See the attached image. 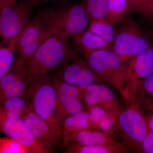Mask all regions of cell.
<instances>
[{"instance_id":"6da1fadb","label":"cell","mask_w":153,"mask_h":153,"mask_svg":"<svg viewBox=\"0 0 153 153\" xmlns=\"http://www.w3.org/2000/svg\"><path fill=\"white\" fill-rule=\"evenodd\" d=\"M34 17L53 34L68 39L83 33L89 24L81 2L65 6H44L37 11Z\"/></svg>"},{"instance_id":"7a4b0ae2","label":"cell","mask_w":153,"mask_h":153,"mask_svg":"<svg viewBox=\"0 0 153 153\" xmlns=\"http://www.w3.org/2000/svg\"><path fill=\"white\" fill-rule=\"evenodd\" d=\"M69 39L52 34L40 45L25 63L34 77L50 74L57 70L66 58L71 45Z\"/></svg>"},{"instance_id":"3957f363","label":"cell","mask_w":153,"mask_h":153,"mask_svg":"<svg viewBox=\"0 0 153 153\" xmlns=\"http://www.w3.org/2000/svg\"><path fill=\"white\" fill-rule=\"evenodd\" d=\"M37 6L35 0H23L0 8V38L5 44H16Z\"/></svg>"},{"instance_id":"277c9868","label":"cell","mask_w":153,"mask_h":153,"mask_svg":"<svg viewBox=\"0 0 153 153\" xmlns=\"http://www.w3.org/2000/svg\"><path fill=\"white\" fill-rule=\"evenodd\" d=\"M116 31L111 49L123 62L131 60L153 44L132 19H125Z\"/></svg>"},{"instance_id":"5b68a950","label":"cell","mask_w":153,"mask_h":153,"mask_svg":"<svg viewBox=\"0 0 153 153\" xmlns=\"http://www.w3.org/2000/svg\"><path fill=\"white\" fill-rule=\"evenodd\" d=\"M83 57L100 79L119 88L126 82V65L112 49L97 50Z\"/></svg>"},{"instance_id":"8992f818","label":"cell","mask_w":153,"mask_h":153,"mask_svg":"<svg viewBox=\"0 0 153 153\" xmlns=\"http://www.w3.org/2000/svg\"><path fill=\"white\" fill-rule=\"evenodd\" d=\"M55 75L64 82L78 88L88 87L100 79L85 58L72 47Z\"/></svg>"},{"instance_id":"52a82bcc","label":"cell","mask_w":153,"mask_h":153,"mask_svg":"<svg viewBox=\"0 0 153 153\" xmlns=\"http://www.w3.org/2000/svg\"><path fill=\"white\" fill-rule=\"evenodd\" d=\"M33 111L44 120L52 123L56 105V92L50 74L34 79L29 92Z\"/></svg>"},{"instance_id":"ba28073f","label":"cell","mask_w":153,"mask_h":153,"mask_svg":"<svg viewBox=\"0 0 153 153\" xmlns=\"http://www.w3.org/2000/svg\"><path fill=\"white\" fill-rule=\"evenodd\" d=\"M52 78L56 97L52 122L55 123L83 110V106L79 99L78 88L66 83L56 75Z\"/></svg>"},{"instance_id":"9c48e42d","label":"cell","mask_w":153,"mask_h":153,"mask_svg":"<svg viewBox=\"0 0 153 153\" xmlns=\"http://www.w3.org/2000/svg\"><path fill=\"white\" fill-rule=\"evenodd\" d=\"M22 118L30 128L37 139L50 150L53 148L61 147L62 121L50 123L38 115L33 109H30L22 115Z\"/></svg>"},{"instance_id":"30bf717a","label":"cell","mask_w":153,"mask_h":153,"mask_svg":"<svg viewBox=\"0 0 153 153\" xmlns=\"http://www.w3.org/2000/svg\"><path fill=\"white\" fill-rule=\"evenodd\" d=\"M52 34L49 28L34 17L21 33L15 44V51L17 56L25 61Z\"/></svg>"},{"instance_id":"8fae6325","label":"cell","mask_w":153,"mask_h":153,"mask_svg":"<svg viewBox=\"0 0 153 153\" xmlns=\"http://www.w3.org/2000/svg\"><path fill=\"white\" fill-rule=\"evenodd\" d=\"M0 132L27 148L30 153H48L51 151L36 138L23 119L7 120L0 115Z\"/></svg>"},{"instance_id":"7c38bea8","label":"cell","mask_w":153,"mask_h":153,"mask_svg":"<svg viewBox=\"0 0 153 153\" xmlns=\"http://www.w3.org/2000/svg\"><path fill=\"white\" fill-rule=\"evenodd\" d=\"M118 123L126 140L142 145L149 132L146 121L139 112L133 109L124 111L119 117Z\"/></svg>"},{"instance_id":"4fadbf2b","label":"cell","mask_w":153,"mask_h":153,"mask_svg":"<svg viewBox=\"0 0 153 153\" xmlns=\"http://www.w3.org/2000/svg\"><path fill=\"white\" fill-rule=\"evenodd\" d=\"M153 73V45L131 59L126 65V81L143 80Z\"/></svg>"},{"instance_id":"5bb4252c","label":"cell","mask_w":153,"mask_h":153,"mask_svg":"<svg viewBox=\"0 0 153 153\" xmlns=\"http://www.w3.org/2000/svg\"><path fill=\"white\" fill-rule=\"evenodd\" d=\"M79 99L88 106L101 105L108 108L114 100V94L106 85L93 83L83 88H79Z\"/></svg>"},{"instance_id":"9a60e30c","label":"cell","mask_w":153,"mask_h":153,"mask_svg":"<svg viewBox=\"0 0 153 153\" xmlns=\"http://www.w3.org/2000/svg\"><path fill=\"white\" fill-rule=\"evenodd\" d=\"M89 126L88 113L82 110L70 115L62 121L61 140L62 145L66 146L74 142L77 134Z\"/></svg>"},{"instance_id":"2e32d148","label":"cell","mask_w":153,"mask_h":153,"mask_svg":"<svg viewBox=\"0 0 153 153\" xmlns=\"http://www.w3.org/2000/svg\"><path fill=\"white\" fill-rule=\"evenodd\" d=\"M71 38V47L83 57L97 50L110 49L104 40L87 29L81 34Z\"/></svg>"},{"instance_id":"e0dca14e","label":"cell","mask_w":153,"mask_h":153,"mask_svg":"<svg viewBox=\"0 0 153 153\" xmlns=\"http://www.w3.org/2000/svg\"><path fill=\"white\" fill-rule=\"evenodd\" d=\"M34 76L29 71L0 92V103L15 97L25 96L29 98V92Z\"/></svg>"},{"instance_id":"ac0fdd59","label":"cell","mask_w":153,"mask_h":153,"mask_svg":"<svg viewBox=\"0 0 153 153\" xmlns=\"http://www.w3.org/2000/svg\"><path fill=\"white\" fill-rule=\"evenodd\" d=\"M107 20L114 26L120 25L132 9L129 0H108Z\"/></svg>"},{"instance_id":"d6986e66","label":"cell","mask_w":153,"mask_h":153,"mask_svg":"<svg viewBox=\"0 0 153 153\" xmlns=\"http://www.w3.org/2000/svg\"><path fill=\"white\" fill-rule=\"evenodd\" d=\"M74 142L86 146H113V142L105 134L85 129L77 134Z\"/></svg>"},{"instance_id":"ffe728a7","label":"cell","mask_w":153,"mask_h":153,"mask_svg":"<svg viewBox=\"0 0 153 153\" xmlns=\"http://www.w3.org/2000/svg\"><path fill=\"white\" fill-rule=\"evenodd\" d=\"M88 22L100 19H107L108 16V0H82L81 2Z\"/></svg>"},{"instance_id":"44dd1931","label":"cell","mask_w":153,"mask_h":153,"mask_svg":"<svg viewBox=\"0 0 153 153\" xmlns=\"http://www.w3.org/2000/svg\"><path fill=\"white\" fill-rule=\"evenodd\" d=\"M88 30L102 38L111 49L115 36L114 26L105 19L94 20L89 22Z\"/></svg>"},{"instance_id":"7402d4cb","label":"cell","mask_w":153,"mask_h":153,"mask_svg":"<svg viewBox=\"0 0 153 153\" xmlns=\"http://www.w3.org/2000/svg\"><path fill=\"white\" fill-rule=\"evenodd\" d=\"M88 114L89 126L95 125L105 131H109L113 128L112 119L103 108L98 106L92 107Z\"/></svg>"},{"instance_id":"603a6c76","label":"cell","mask_w":153,"mask_h":153,"mask_svg":"<svg viewBox=\"0 0 153 153\" xmlns=\"http://www.w3.org/2000/svg\"><path fill=\"white\" fill-rule=\"evenodd\" d=\"M25 61L17 56L9 71L0 79V92L27 72Z\"/></svg>"},{"instance_id":"cb8c5ba5","label":"cell","mask_w":153,"mask_h":153,"mask_svg":"<svg viewBox=\"0 0 153 153\" xmlns=\"http://www.w3.org/2000/svg\"><path fill=\"white\" fill-rule=\"evenodd\" d=\"M0 106L4 110L17 111L21 113L22 115L28 111L33 109L30 100L25 96L9 98L0 103Z\"/></svg>"},{"instance_id":"d4e9b609","label":"cell","mask_w":153,"mask_h":153,"mask_svg":"<svg viewBox=\"0 0 153 153\" xmlns=\"http://www.w3.org/2000/svg\"><path fill=\"white\" fill-rule=\"evenodd\" d=\"M65 153H109L115 150L114 146H86L76 142L70 143L66 146Z\"/></svg>"},{"instance_id":"484cf974","label":"cell","mask_w":153,"mask_h":153,"mask_svg":"<svg viewBox=\"0 0 153 153\" xmlns=\"http://www.w3.org/2000/svg\"><path fill=\"white\" fill-rule=\"evenodd\" d=\"M15 46L11 44L0 47V79L9 71L15 60Z\"/></svg>"},{"instance_id":"4316f807","label":"cell","mask_w":153,"mask_h":153,"mask_svg":"<svg viewBox=\"0 0 153 153\" xmlns=\"http://www.w3.org/2000/svg\"><path fill=\"white\" fill-rule=\"evenodd\" d=\"M29 149L10 137H0V153H30Z\"/></svg>"},{"instance_id":"83f0119b","label":"cell","mask_w":153,"mask_h":153,"mask_svg":"<svg viewBox=\"0 0 153 153\" xmlns=\"http://www.w3.org/2000/svg\"><path fill=\"white\" fill-rule=\"evenodd\" d=\"M39 5L45 6H65L70 4L73 0H35Z\"/></svg>"},{"instance_id":"f1b7e54d","label":"cell","mask_w":153,"mask_h":153,"mask_svg":"<svg viewBox=\"0 0 153 153\" xmlns=\"http://www.w3.org/2000/svg\"><path fill=\"white\" fill-rule=\"evenodd\" d=\"M143 150L147 153H153V132H149L142 143Z\"/></svg>"},{"instance_id":"f546056e","label":"cell","mask_w":153,"mask_h":153,"mask_svg":"<svg viewBox=\"0 0 153 153\" xmlns=\"http://www.w3.org/2000/svg\"><path fill=\"white\" fill-rule=\"evenodd\" d=\"M143 85L145 90L153 95V73L143 80Z\"/></svg>"},{"instance_id":"4dcf8cb0","label":"cell","mask_w":153,"mask_h":153,"mask_svg":"<svg viewBox=\"0 0 153 153\" xmlns=\"http://www.w3.org/2000/svg\"><path fill=\"white\" fill-rule=\"evenodd\" d=\"M142 13L145 15L149 13L153 9V0H140Z\"/></svg>"},{"instance_id":"1f68e13d","label":"cell","mask_w":153,"mask_h":153,"mask_svg":"<svg viewBox=\"0 0 153 153\" xmlns=\"http://www.w3.org/2000/svg\"><path fill=\"white\" fill-rule=\"evenodd\" d=\"M131 4L132 9L137 13H142L141 5L140 0H129Z\"/></svg>"},{"instance_id":"d6a6232c","label":"cell","mask_w":153,"mask_h":153,"mask_svg":"<svg viewBox=\"0 0 153 153\" xmlns=\"http://www.w3.org/2000/svg\"><path fill=\"white\" fill-rule=\"evenodd\" d=\"M18 0H2V7L11 4L13 3L16 2Z\"/></svg>"},{"instance_id":"836d02e7","label":"cell","mask_w":153,"mask_h":153,"mask_svg":"<svg viewBox=\"0 0 153 153\" xmlns=\"http://www.w3.org/2000/svg\"><path fill=\"white\" fill-rule=\"evenodd\" d=\"M149 127L151 131L153 132V115L151 117L149 122Z\"/></svg>"},{"instance_id":"e575fe53","label":"cell","mask_w":153,"mask_h":153,"mask_svg":"<svg viewBox=\"0 0 153 153\" xmlns=\"http://www.w3.org/2000/svg\"><path fill=\"white\" fill-rule=\"evenodd\" d=\"M145 16H146L150 17V18H153V9L148 13L145 14Z\"/></svg>"},{"instance_id":"d590c367","label":"cell","mask_w":153,"mask_h":153,"mask_svg":"<svg viewBox=\"0 0 153 153\" xmlns=\"http://www.w3.org/2000/svg\"><path fill=\"white\" fill-rule=\"evenodd\" d=\"M2 6V0H0V8Z\"/></svg>"},{"instance_id":"8d00e7d4","label":"cell","mask_w":153,"mask_h":153,"mask_svg":"<svg viewBox=\"0 0 153 153\" xmlns=\"http://www.w3.org/2000/svg\"><path fill=\"white\" fill-rule=\"evenodd\" d=\"M152 37L153 39V31L152 32Z\"/></svg>"}]
</instances>
